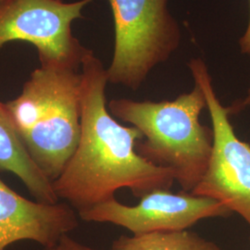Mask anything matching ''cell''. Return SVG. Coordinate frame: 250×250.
<instances>
[{"label": "cell", "instance_id": "5", "mask_svg": "<svg viewBox=\"0 0 250 250\" xmlns=\"http://www.w3.org/2000/svg\"><path fill=\"white\" fill-rule=\"evenodd\" d=\"M195 83L205 96L213 130V147L205 174L192 194L209 197L236 212L250 227V146L234 133L231 108L222 105L205 63L193 59L188 64Z\"/></svg>", "mask_w": 250, "mask_h": 250}, {"label": "cell", "instance_id": "6", "mask_svg": "<svg viewBox=\"0 0 250 250\" xmlns=\"http://www.w3.org/2000/svg\"><path fill=\"white\" fill-rule=\"evenodd\" d=\"M93 0H1L0 48L25 41L37 48L42 67L78 70L91 50L72 36V23Z\"/></svg>", "mask_w": 250, "mask_h": 250}, {"label": "cell", "instance_id": "10", "mask_svg": "<svg viewBox=\"0 0 250 250\" xmlns=\"http://www.w3.org/2000/svg\"><path fill=\"white\" fill-rule=\"evenodd\" d=\"M112 250H223L188 230L122 235L112 243Z\"/></svg>", "mask_w": 250, "mask_h": 250}, {"label": "cell", "instance_id": "11", "mask_svg": "<svg viewBox=\"0 0 250 250\" xmlns=\"http://www.w3.org/2000/svg\"><path fill=\"white\" fill-rule=\"evenodd\" d=\"M44 250H96L94 248H91L89 246H86L84 244H82L80 242L76 241L75 239L72 238L69 234L64 235L62 238L53 247L44 249Z\"/></svg>", "mask_w": 250, "mask_h": 250}, {"label": "cell", "instance_id": "9", "mask_svg": "<svg viewBox=\"0 0 250 250\" xmlns=\"http://www.w3.org/2000/svg\"><path fill=\"white\" fill-rule=\"evenodd\" d=\"M0 170L15 174L36 201L60 202L52 182L38 168L19 136L5 103L0 102Z\"/></svg>", "mask_w": 250, "mask_h": 250}, {"label": "cell", "instance_id": "2", "mask_svg": "<svg viewBox=\"0 0 250 250\" xmlns=\"http://www.w3.org/2000/svg\"><path fill=\"white\" fill-rule=\"evenodd\" d=\"M207 107L202 89L195 83L189 93L172 101L113 99L111 115L133 125L143 135L136 151L144 159L170 170L182 191L192 193L205 174L213 147V130L199 121Z\"/></svg>", "mask_w": 250, "mask_h": 250}, {"label": "cell", "instance_id": "13", "mask_svg": "<svg viewBox=\"0 0 250 250\" xmlns=\"http://www.w3.org/2000/svg\"><path fill=\"white\" fill-rule=\"evenodd\" d=\"M250 88L249 89L248 92V96L246 97V99L244 100H242L240 103L238 104H234L232 107H230L231 108V111L232 112H238L239 110H242L243 108H245L246 107H250Z\"/></svg>", "mask_w": 250, "mask_h": 250}, {"label": "cell", "instance_id": "3", "mask_svg": "<svg viewBox=\"0 0 250 250\" xmlns=\"http://www.w3.org/2000/svg\"><path fill=\"white\" fill-rule=\"evenodd\" d=\"M81 87L78 70L41 66L21 95L5 103L27 151L52 183L80 140Z\"/></svg>", "mask_w": 250, "mask_h": 250}, {"label": "cell", "instance_id": "14", "mask_svg": "<svg viewBox=\"0 0 250 250\" xmlns=\"http://www.w3.org/2000/svg\"><path fill=\"white\" fill-rule=\"evenodd\" d=\"M0 1H1V0H0Z\"/></svg>", "mask_w": 250, "mask_h": 250}, {"label": "cell", "instance_id": "7", "mask_svg": "<svg viewBox=\"0 0 250 250\" xmlns=\"http://www.w3.org/2000/svg\"><path fill=\"white\" fill-rule=\"evenodd\" d=\"M78 214L85 222L114 224L133 234H145L188 230L201 220L226 218L232 212L209 197L157 189L141 197L137 205H125L114 197Z\"/></svg>", "mask_w": 250, "mask_h": 250}, {"label": "cell", "instance_id": "1", "mask_svg": "<svg viewBox=\"0 0 250 250\" xmlns=\"http://www.w3.org/2000/svg\"><path fill=\"white\" fill-rule=\"evenodd\" d=\"M81 136L76 150L53 188L79 212L115 197L128 188L141 198L157 189L170 190L174 176L136 151L143 135L135 128L120 125L106 102L107 69L90 51L82 63Z\"/></svg>", "mask_w": 250, "mask_h": 250}, {"label": "cell", "instance_id": "12", "mask_svg": "<svg viewBox=\"0 0 250 250\" xmlns=\"http://www.w3.org/2000/svg\"><path fill=\"white\" fill-rule=\"evenodd\" d=\"M239 45H240L242 53L247 54V55H250V22H249V25H248V28L246 30V33L244 34V36H242L240 40H239Z\"/></svg>", "mask_w": 250, "mask_h": 250}, {"label": "cell", "instance_id": "4", "mask_svg": "<svg viewBox=\"0 0 250 250\" xmlns=\"http://www.w3.org/2000/svg\"><path fill=\"white\" fill-rule=\"evenodd\" d=\"M113 15L115 46L107 81L136 91L152 69L180 45L181 29L168 0H107Z\"/></svg>", "mask_w": 250, "mask_h": 250}, {"label": "cell", "instance_id": "8", "mask_svg": "<svg viewBox=\"0 0 250 250\" xmlns=\"http://www.w3.org/2000/svg\"><path fill=\"white\" fill-rule=\"evenodd\" d=\"M75 209L65 202L31 201L0 179V250L19 241L53 247L78 227Z\"/></svg>", "mask_w": 250, "mask_h": 250}]
</instances>
